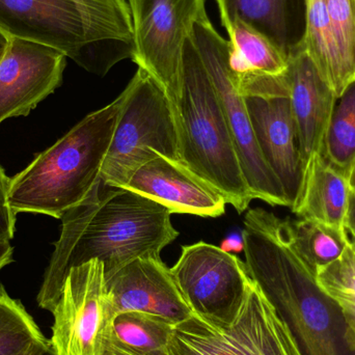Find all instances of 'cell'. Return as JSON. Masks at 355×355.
Instances as JSON below:
<instances>
[{
    "label": "cell",
    "instance_id": "cell-11",
    "mask_svg": "<svg viewBox=\"0 0 355 355\" xmlns=\"http://www.w3.org/2000/svg\"><path fill=\"white\" fill-rule=\"evenodd\" d=\"M52 348L58 355H104L112 318L103 263L71 269L52 312Z\"/></svg>",
    "mask_w": 355,
    "mask_h": 355
},
{
    "label": "cell",
    "instance_id": "cell-6",
    "mask_svg": "<svg viewBox=\"0 0 355 355\" xmlns=\"http://www.w3.org/2000/svg\"><path fill=\"white\" fill-rule=\"evenodd\" d=\"M122 107L100 179L123 187L158 155L181 162L176 110L155 79L139 68L123 91Z\"/></svg>",
    "mask_w": 355,
    "mask_h": 355
},
{
    "label": "cell",
    "instance_id": "cell-14",
    "mask_svg": "<svg viewBox=\"0 0 355 355\" xmlns=\"http://www.w3.org/2000/svg\"><path fill=\"white\" fill-rule=\"evenodd\" d=\"M244 98L259 149L292 209L300 196L304 171L289 97Z\"/></svg>",
    "mask_w": 355,
    "mask_h": 355
},
{
    "label": "cell",
    "instance_id": "cell-16",
    "mask_svg": "<svg viewBox=\"0 0 355 355\" xmlns=\"http://www.w3.org/2000/svg\"><path fill=\"white\" fill-rule=\"evenodd\" d=\"M287 79L304 171L314 156L322 154L338 97L321 78L309 56L296 46L289 54Z\"/></svg>",
    "mask_w": 355,
    "mask_h": 355
},
{
    "label": "cell",
    "instance_id": "cell-19",
    "mask_svg": "<svg viewBox=\"0 0 355 355\" xmlns=\"http://www.w3.org/2000/svg\"><path fill=\"white\" fill-rule=\"evenodd\" d=\"M223 27L235 18L254 27L289 55L300 41L296 33L297 0H215Z\"/></svg>",
    "mask_w": 355,
    "mask_h": 355
},
{
    "label": "cell",
    "instance_id": "cell-2",
    "mask_svg": "<svg viewBox=\"0 0 355 355\" xmlns=\"http://www.w3.org/2000/svg\"><path fill=\"white\" fill-rule=\"evenodd\" d=\"M241 234L250 277L285 321L302 355H355L341 309L294 248L289 218L250 209Z\"/></svg>",
    "mask_w": 355,
    "mask_h": 355
},
{
    "label": "cell",
    "instance_id": "cell-28",
    "mask_svg": "<svg viewBox=\"0 0 355 355\" xmlns=\"http://www.w3.org/2000/svg\"><path fill=\"white\" fill-rule=\"evenodd\" d=\"M345 229L350 239L355 244V190L350 191L348 202L347 214H346Z\"/></svg>",
    "mask_w": 355,
    "mask_h": 355
},
{
    "label": "cell",
    "instance_id": "cell-21",
    "mask_svg": "<svg viewBox=\"0 0 355 355\" xmlns=\"http://www.w3.org/2000/svg\"><path fill=\"white\" fill-rule=\"evenodd\" d=\"M175 327L162 317L129 311L114 317L110 339L139 354H162L170 344Z\"/></svg>",
    "mask_w": 355,
    "mask_h": 355
},
{
    "label": "cell",
    "instance_id": "cell-3",
    "mask_svg": "<svg viewBox=\"0 0 355 355\" xmlns=\"http://www.w3.org/2000/svg\"><path fill=\"white\" fill-rule=\"evenodd\" d=\"M0 31L54 48L99 76L135 55L126 0H0Z\"/></svg>",
    "mask_w": 355,
    "mask_h": 355
},
{
    "label": "cell",
    "instance_id": "cell-15",
    "mask_svg": "<svg viewBox=\"0 0 355 355\" xmlns=\"http://www.w3.org/2000/svg\"><path fill=\"white\" fill-rule=\"evenodd\" d=\"M125 188L162 205L173 214L215 218L225 214L227 204L223 193L183 162L162 155L141 166Z\"/></svg>",
    "mask_w": 355,
    "mask_h": 355
},
{
    "label": "cell",
    "instance_id": "cell-30",
    "mask_svg": "<svg viewBox=\"0 0 355 355\" xmlns=\"http://www.w3.org/2000/svg\"><path fill=\"white\" fill-rule=\"evenodd\" d=\"M31 355H58L52 348L51 344H50L49 340L43 345L40 346L39 348L35 350Z\"/></svg>",
    "mask_w": 355,
    "mask_h": 355
},
{
    "label": "cell",
    "instance_id": "cell-31",
    "mask_svg": "<svg viewBox=\"0 0 355 355\" xmlns=\"http://www.w3.org/2000/svg\"><path fill=\"white\" fill-rule=\"evenodd\" d=\"M8 37L6 33L0 31V60L3 56L4 51H6V46H8Z\"/></svg>",
    "mask_w": 355,
    "mask_h": 355
},
{
    "label": "cell",
    "instance_id": "cell-26",
    "mask_svg": "<svg viewBox=\"0 0 355 355\" xmlns=\"http://www.w3.org/2000/svg\"><path fill=\"white\" fill-rule=\"evenodd\" d=\"M10 179L0 166V242L10 241L15 234L16 213L8 205V193Z\"/></svg>",
    "mask_w": 355,
    "mask_h": 355
},
{
    "label": "cell",
    "instance_id": "cell-5",
    "mask_svg": "<svg viewBox=\"0 0 355 355\" xmlns=\"http://www.w3.org/2000/svg\"><path fill=\"white\" fill-rule=\"evenodd\" d=\"M181 162L225 196L238 213L254 200L210 75L191 39L186 41L177 106Z\"/></svg>",
    "mask_w": 355,
    "mask_h": 355
},
{
    "label": "cell",
    "instance_id": "cell-20",
    "mask_svg": "<svg viewBox=\"0 0 355 355\" xmlns=\"http://www.w3.org/2000/svg\"><path fill=\"white\" fill-rule=\"evenodd\" d=\"M289 227L294 248L315 275L339 260L352 242L346 230L317 221L289 218Z\"/></svg>",
    "mask_w": 355,
    "mask_h": 355
},
{
    "label": "cell",
    "instance_id": "cell-23",
    "mask_svg": "<svg viewBox=\"0 0 355 355\" xmlns=\"http://www.w3.org/2000/svg\"><path fill=\"white\" fill-rule=\"evenodd\" d=\"M47 341L23 304L0 284V355H31Z\"/></svg>",
    "mask_w": 355,
    "mask_h": 355
},
{
    "label": "cell",
    "instance_id": "cell-13",
    "mask_svg": "<svg viewBox=\"0 0 355 355\" xmlns=\"http://www.w3.org/2000/svg\"><path fill=\"white\" fill-rule=\"evenodd\" d=\"M112 318L139 311L177 325L193 316L162 257L146 254L105 277Z\"/></svg>",
    "mask_w": 355,
    "mask_h": 355
},
{
    "label": "cell",
    "instance_id": "cell-12",
    "mask_svg": "<svg viewBox=\"0 0 355 355\" xmlns=\"http://www.w3.org/2000/svg\"><path fill=\"white\" fill-rule=\"evenodd\" d=\"M67 56L43 44L8 37L0 60V123L27 116L62 81Z\"/></svg>",
    "mask_w": 355,
    "mask_h": 355
},
{
    "label": "cell",
    "instance_id": "cell-24",
    "mask_svg": "<svg viewBox=\"0 0 355 355\" xmlns=\"http://www.w3.org/2000/svg\"><path fill=\"white\" fill-rule=\"evenodd\" d=\"M321 289L341 309L355 341V244L352 242L343 256L316 275Z\"/></svg>",
    "mask_w": 355,
    "mask_h": 355
},
{
    "label": "cell",
    "instance_id": "cell-10",
    "mask_svg": "<svg viewBox=\"0 0 355 355\" xmlns=\"http://www.w3.org/2000/svg\"><path fill=\"white\" fill-rule=\"evenodd\" d=\"M132 16L133 62L162 87L177 114L186 41L206 0H128ZM178 120V119H177Z\"/></svg>",
    "mask_w": 355,
    "mask_h": 355
},
{
    "label": "cell",
    "instance_id": "cell-22",
    "mask_svg": "<svg viewBox=\"0 0 355 355\" xmlns=\"http://www.w3.org/2000/svg\"><path fill=\"white\" fill-rule=\"evenodd\" d=\"M322 155L349 177L355 166V79L336 101Z\"/></svg>",
    "mask_w": 355,
    "mask_h": 355
},
{
    "label": "cell",
    "instance_id": "cell-4",
    "mask_svg": "<svg viewBox=\"0 0 355 355\" xmlns=\"http://www.w3.org/2000/svg\"><path fill=\"white\" fill-rule=\"evenodd\" d=\"M122 102L121 94L85 116L10 179L8 200L16 214L40 213L60 219L89 196L99 182Z\"/></svg>",
    "mask_w": 355,
    "mask_h": 355
},
{
    "label": "cell",
    "instance_id": "cell-1",
    "mask_svg": "<svg viewBox=\"0 0 355 355\" xmlns=\"http://www.w3.org/2000/svg\"><path fill=\"white\" fill-rule=\"evenodd\" d=\"M173 213L127 188L99 180L89 196L62 218V234L37 294L40 308L53 312L71 269L103 263L105 277L146 254L160 256L179 236Z\"/></svg>",
    "mask_w": 355,
    "mask_h": 355
},
{
    "label": "cell",
    "instance_id": "cell-32",
    "mask_svg": "<svg viewBox=\"0 0 355 355\" xmlns=\"http://www.w3.org/2000/svg\"><path fill=\"white\" fill-rule=\"evenodd\" d=\"M348 181H349L350 189L355 190V166L348 177Z\"/></svg>",
    "mask_w": 355,
    "mask_h": 355
},
{
    "label": "cell",
    "instance_id": "cell-18",
    "mask_svg": "<svg viewBox=\"0 0 355 355\" xmlns=\"http://www.w3.org/2000/svg\"><path fill=\"white\" fill-rule=\"evenodd\" d=\"M304 28L296 47L310 58L338 98L349 85L325 0H302Z\"/></svg>",
    "mask_w": 355,
    "mask_h": 355
},
{
    "label": "cell",
    "instance_id": "cell-7",
    "mask_svg": "<svg viewBox=\"0 0 355 355\" xmlns=\"http://www.w3.org/2000/svg\"><path fill=\"white\" fill-rule=\"evenodd\" d=\"M104 355H302L293 334L252 281L231 327L216 329L198 317L175 327L166 352L145 354L107 339Z\"/></svg>",
    "mask_w": 355,
    "mask_h": 355
},
{
    "label": "cell",
    "instance_id": "cell-17",
    "mask_svg": "<svg viewBox=\"0 0 355 355\" xmlns=\"http://www.w3.org/2000/svg\"><path fill=\"white\" fill-rule=\"evenodd\" d=\"M350 191L348 178L319 154L304 168L300 196L292 211L298 218L346 230Z\"/></svg>",
    "mask_w": 355,
    "mask_h": 355
},
{
    "label": "cell",
    "instance_id": "cell-9",
    "mask_svg": "<svg viewBox=\"0 0 355 355\" xmlns=\"http://www.w3.org/2000/svg\"><path fill=\"white\" fill-rule=\"evenodd\" d=\"M171 272L194 316L216 329L233 324L252 283L245 263L204 241L182 246Z\"/></svg>",
    "mask_w": 355,
    "mask_h": 355
},
{
    "label": "cell",
    "instance_id": "cell-29",
    "mask_svg": "<svg viewBox=\"0 0 355 355\" xmlns=\"http://www.w3.org/2000/svg\"><path fill=\"white\" fill-rule=\"evenodd\" d=\"M12 248L10 241L0 242V269L12 262Z\"/></svg>",
    "mask_w": 355,
    "mask_h": 355
},
{
    "label": "cell",
    "instance_id": "cell-25",
    "mask_svg": "<svg viewBox=\"0 0 355 355\" xmlns=\"http://www.w3.org/2000/svg\"><path fill=\"white\" fill-rule=\"evenodd\" d=\"M348 83L355 79V0H325Z\"/></svg>",
    "mask_w": 355,
    "mask_h": 355
},
{
    "label": "cell",
    "instance_id": "cell-27",
    "mask_svg": "<svg viewBox=\"0 0 355 355\" xmlns=\"http://www.w3.org/2000/svg\"><path fill=\"white\" fill-rule=\"evenodd\" d=\"M219 248L230 254L244 252V240L242 234H232V235L227 236L223 240Z\"/></svg>",
    "mask_w": 355,
    "mask_h": 355
},
{
    "label": "cell",
    "instance_id": "cell-8",
    "mask_svg": "<svg viewBox=\"0 0 355 355\" xmlns=\"http://www.w3.org/2000/svg\"><path fill=\"white\" fill-rule=\"evenodd\" d=\"M190 39L218 96L252 198L273 207H289L281 183L259 149L245 98L238 91L230 72V42L217 33L206 10L193 23Z\"/></svg>",
    "mask_w": 355,
    "mask_h": 355
}]
</instances>
